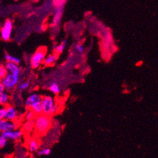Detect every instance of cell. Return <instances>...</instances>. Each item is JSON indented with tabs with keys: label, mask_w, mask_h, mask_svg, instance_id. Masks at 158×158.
<instances>
[{
	"label": "cell",
	"mask_w": 158,
	"mask_h": 158,
	"mask_svg": "<svg viewBox=\"0 0 158 158\" xmlns=\"http://www.w3.org/2000/svg\"><path fill=\"white\" fill-rule=\"evenodd\" d=\"M4 90H6V89L5 87H4L3 84H2V83H0V92H2Z\"/></svg>",
	"instance_id": "obj_26"
},
{
	"label": "cell",
	"mask_w": 158,
	"mask_h": 158,
	"mask_svg": "<svg viewBox=\"0 0 158 158\" xmlns=\"http://www.w3.org/2000/svg\"><path fill=\"white\" fill-rule=\"evenodd\" d=\"M2 135L4 137L6 138L8 140H19L20 139H21V137L23 136V133L21 130H18V129H15V130H11V131H3L2 132Z\"/></svg>",
	"instance_id": "obj_7"
},
{
	"label": "cell",
	"mask_w": 158,
	"mask_h": 158,
	"mask_svg": "<svg viewBox=\"0 0 158 158\" xmlns=\"http://www.w3.org/2000/svg\"><path fill=\"white\" fill-rule=\"evenodd\" d=\"M4 58L6 61H10V62H14V63H18V64H20L21 63V59L19 57H14V56L10 55L9 54H6L5 56H4Z\"/></svg>",
	"instance_id": "obj_19"
},
{
	"label": "cell",
	"mask_w": 158,
	"mask_h": 158,
	"mask_svg": "<svg viewBox=\"0 0 158 158\" xmlns=\"http://www.w3.org/2000/svg\"><path fill=\"white\" fill-rule=\"evenodd\" d=\"M43 104V113L53 116L57 111L58 105L55 102V100L51 96H44L42 98Z\"/></svg>",
	"instance_id": "obj_2"
},
{
	"label": "cell",
	"mask_w": 158,
	"mask_h": 158,
	"mask_svg": "<svg viewBox=\"0 0 158 158\" xmlns=\"http://www.w3.org/2000/svg\"><path fill=\"white\" fill-rule=\"evenodd\" d=\"M18 117V110H16L14 106H10V105H7L5 107V116L4 118L7 119V120H14L15 121Z\"/></svg>",
	"instance_id": "obj_8"
},
{
	"label": "cell",
	"mask_w": 158,
	"mask_h": 158,
	"mask_svg": "<svg viewBox=\"0 0 158 158\" xmlns=\"http://www.w3.org/2000/svg\"><path fill=\"white\" fill-rule=\"evenodd\" d=\"M51 150L50 148H45V149L38 150V154L40 156H49V155L51 154Z\"/></svg>",
	"instance_id": "obj_20"
},
{
	"label": "cell",
	"mask_w": 158,
	"mask_h": 158,
	"mask_svg": "<svg viewBox=\"0 0 158 158\" xmlns=\"http://www.w3.org/2000/svg\"><path fill=\"white\" fill-rule=\"evenodd\" d=\"M8 74V70L4 64H0V77L3 78Z\"/></svg>",
	"instance_id": "obj_22"
},
{
	"label": "cell",
	"mask_w": 158,
	"mask_h": 158,
	"mask_svg": "<svg viewBox=\"0 0 158 158\" xmlns=\"http://www.w3.org/2000/svg\"><path fill=\"white\" fill-rule=\"evenodd\" d=\"M35 131L40 135L46 134L52 126V120L51 116L41 113L37 115L34 119Z\"/></svg>",
	"instance_id": "obj_1"
},
{
	"label": "cell",
	"mask_w": 158,
	"mask_h": 158,
	"mask_svg": "<svg viewBox=\"0 0 158 158\" xmlns=\"http://www.w3.org/2000/svg\"><path fill=\"white\" fill-rule=\"evenodd\" d=\"M39 148H40V144L39 142L35 139H31L28 141V149L31 153H35L38 151Z\"/></svg>",
	"instance_id": "obj_14"
},
{
	"label": "cell",
	"mask_w": 158,
	"mask_h": 158,
	"mask_svg": "<svg viewBox=\"0 0 158 158\" xmlns=\"http://www.w3.org/2000/svg\"><path fill=\"white\" fill-rule=\"evenodd\" d=\"M75 48H76V50L77 51V52L80 53V54H82V53L84 52V46L82 45V44H76V46H75Z\"/></svg>",
	"instance_id": "obj_24"
},
{
	"label": "cell",
	"mask_w": 158,
	"mask_h": 158,
	"mask_svg": "<svg viewBox=\"0 0 158 158\" xmlns=\"http://www.w3.org/2000/svg\"><path fill=\"white\" fill-rule=\"evenodd\" d=\"M7 142H8V139L6 137H4L2 135H0V149H3L6 147L7 144Z\"/></svg>",
	"instance_id": "obj_23"
},
{
	"label": "cell",
	"mask_w": 158,
	"mask_h": 158,
	"mask_svg": "<svg viewBox=\"0 0 158 158\" xmlns=\"http://www.w3.org/2000/svg\"><path fill=\"white\" fill-rule=\"evenodd\" d=\"M18 129V123L14 120H7L3 118L0 120V132Z\"/></svg>",
	"instance_id": "obj_6"
},
{
	"label": "cell",
	"mask_w": 158,
	"mask_h": 158,
	"mask_svg": "<svg viewBox=\"0 0 158 158\" xmlns=\"http://www.w3.org/2000/svg\"><path fill=\"white\" fill-rule=\"evenodd\" d=\"M20 80H21L20 75H15L8 73V74L2 79V84H3L6 90L11 91L17 87L18 84H19Z\"/></svg>",
	"instance_id": "obj_3"
},
{
	"label": "cell",
	"mask_w": 158,
	"mask_h": 158,
	"mask_svg": "<svg viewBox=\"0 0 158 158\" xmlns=\"http://www.w3.org/2000/svg\"><path fill=\"white\" fill-rule=\"evenodd\" d=\"M46 55H47V49L45 47H40V48L37 49L31 57L30 63H31V68L38 69L40 64L44 63Z\"/></svg>",
	"instance_id": "obj_4"
},
{
	"label": "cell",
	"mask_w": 158,
	"mask_h": 158,
	"mask_svg": "<svg viewBox=\"0 0 158 158\" xmlns=\"http://www.w3.org/2000/svg\"><path fill=\"white\" fill-rule=\"evenodd\" d=\"M42 96L38 94H31L27 98L26 101H25V108L27 110H30L31 106H32L33 104H35V102H38L42 101Z\"/></svg>",
	"instance_id": "obj_9"
},
{
	"label": "cell",
	"mask_w": 158,
	"mask_h": 158,
	"mask_svg": "<svg viewBox=\"0 0 158 158\" xmlns=\"http://www.w3.org/2000/svg\"><path fill=\"white\" fill-rule=\"evenodd\" d=\"M13 30V22L10 19L6 20L1 29V37L4 41H9L11 38Z\"/></svg>",
	"instance_id": "obj_5"
},
{
	"label": "cell",
	"mask_w": 158,
	"mask_h": 158,
	"mask_svg": "<svg viewBox=\"0 0 158 158\" xmlns=\"http://www.w3.org/2000/svg\"><path fill=\"white\" fill-rule=\"evenodd\" d=\"M35 113L32 111L31 110H28L27 111L26 114H25V118H26L27 120H33L35 119Z\"/></svg>",
	"instance_id": "obj_21"
},
{
	"label": "cell",
	"mask_w": 158,
	"mask_h": 158,
	"mask_svg": "<svg viewBox=\"0 0 158 158\" xmlns=\"http://www.w3.org/2000/svg\"><path fill=\"white\" fill-rule=\"evenodd\" d=\"M66 44H67V40H64L60 44L54 46V48H53L54 53L58 54V55H60L61 54H62L63 51H64V49H65V47H66Z\"/></svg>",
	"instance_id": "obj_15"
},
{
	"label": "cell",
	"mask_w": 158,
	"mask_h": 158,
	"mask_svg": "<svg viewBox=\"0 0 158 158\" xmlns=\"http://www.w3.org/2000/svg\"><path fill=\"white\" fill-rule=\"evenodd\" d=\"M63 8L64 6L57 7V10H56L54 16V19H53V27H54V28H59L61 18H62Z\"/></svg>",
	"instance_id": "obj_11"
},
{
	"label": "cell",
	"mask_w": 158,
	"mask_h": 158,
	"mask_svg": "<svg viewBox=\"0 0 158 158\" xmlns=\"http://www.w3.org/2000/svg\"><path fill=\"white\" fill-rule=\"evenodd\" d=\"M5 116V107L0 108V120L4 118Z\"/></svg>",
	"instance_id": "obj_25"
},
{
	"label": "cell",
	"mask_w": 158,
	"mask_h": 158,
	"mask_svg": "<svg viewBox=\"0 0 158 158\" xmlns=\"http://www.w3.org/2000/svg\"><path fill=\"white\" fill-rule=\"evenodd\" d=\"M2 77H0V83H2Z\"/></svg>",
	"instance_id": "obj_27"
},
{
	"label": "cell",
	"mask_w": 158,
	"mask_h": 158,
	"mask_svg": "<svg viewBox=\"0 0 158 158\" xmlns=\"http://www.w3.org/2000/svg\"><path fill=\"white\" fill-rule=\"evenodd\" d=\"M30 110H32V111L34 112V113H35L36 115L43 113L42 101L38 102H35V104H33L32 106H31V108H30Z\"/></svg>",
	"instance_id": "obj_16"
},
{
	"label": "cell",
	"mask_w": 158,
	"mask_h": 158,
	"mask_svg": "<svg viewBox=\"0 0 158 158\" xmlns=\"http://www.w3.org/2000/svg\"><path fill=\"white\" fill-rule=\"evenodd\" d=\"M30 82L29 81H21L19 82V84L17 86V89L19 91H24L29 88Z\"/></svg>",
	"instance_id": "obj_17"
},
{
	"label": "cell",
	"mask_w": 158,
	"mask_h": 158,
	"mask_svg": "<svg viewBox=\"0 0 158 158\" xmlns=\"http://www.w3.org/2000/svg\"><path fill=\"white\" fill-rule=\"evenodd\" d=\"M49 90H51L52 93H54V94H59L60 91H61L59 84H57V82H53L52 84L50 85V87H49Z\"/></svg>",
	"instance_id": "obj_18"
},
{
	"label": "cell",
	"mask_w": 158,
	"mask_h": 158,
	"mask_svg": "<svg viewBox=\"0 0 158 158\" xmlns=\"http://www.w3.org/2000/svg\"><path fill=\"white\" fill-rule=\"evenodd\" d=\"M20 64L14 62H10V61H6L5 64L8 73H12V74L15 75H21V69L19 65Z\"/></svg>",
	"instance_id": "obj_10"
},
{
	"label": "cell",
	"mask_w": 158,
	"mask_h": 158,
	"mask_svg": "<svg viewBox=\"0 0 158 158\" xmlns=\"http://www.w3.org/2000/svg\"><path fill=\"white\" fill-rule=\"evenodd\" d=\"M10 102V95L9 93L6 90L0 92V106H7V105H9Z\"/></svg>",
	"instance_id": "obj_13"
},
{
	"label": "cell",
	"mask_w": 158,
	"mask_h": 158,
	"mask_svg": "<svg viewBox=\"0 0 158 158\" xmlns=\"http://www.w3.org/2000/svg\"><path fill=\"white\" fill-rule=\"evenodd\" d=\"M57 58H58V54H55V53L49 54L47 57H45V59L44 61V64L45 66H47V67L54 65L56 61H57Z\"/></svg>",
	"instance_id": "obj_12"
}]
</instances>
